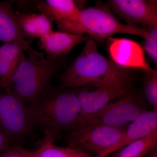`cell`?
Masks as SVG:
<instances>
[{"instance_id":"obj_20","label":"cell","mask_w":157,"mask_h":157,"mask_svg":"<svg viewBox=\"0 0 157 157\" xmlns=\"http://www.w3.org/2000/svg\"><path fill=\"white\" fill-rule=\"evenodd\" d=\"M157 26L150 27L149 36L145 38L144 48L155 63H157Z\"/></svg>"},{"instance_id":"obj_24","label":"cell","mask_w":157,"mask_h":157,"mask_svg":"<svg viewBox=\"0 0 157 157\" xmlns=\"http://www.w3.org/2000/svg\"><path fill=\"white\" fill-rule=\"evenodd\" d=\"M94 157H101L98 156H94Z\"/></svg>"},{"instance_id":"obj_1","label":"cell","mask_w":157,"mask_h":157,"mask_svg":"<svg viewBox=\"0 0 157 157\" xmlns=\"http://www.w3.org/2000/svg\"><path fill=\"white\" fill-rule=\"evenodd\" d=\"M80 54L61 77L63 89L91 86L99 87L110 85L131 86L130 70L121 67L100 53L90 37Z\"/></svg>"},{"instance_id":"obj_16","label":"cell","mask_w":157,"mask_h":157,"mask_svg":"<svg viewBox=\"0 0 157 157\" xmlns=\"http://www.w3.org/2000/svg\"><path fill=\"white\" fill-rule=\"evenodd\" d=\"M12 1L0 2V41L4 43L25 41L26 36L20 28Z\"/></svg>"},{"instance_id":"obj_21","label":"cell","mask_w":157,"mask_h":157,"mask_svg":"<svg viewBox=\"0 0 157 157\" xmlns=\"http://www.w3.org/2000/svg\"><path fill=\"white\" fill-rule=\"evenodd\" d=\"M12 143L10 138L0 129V156L9 147Z\"/></svg>"},{"instance_id":"obj_6","label":"cell","mask_w":157,"mask_h":157,"mask_svg":"<svg viewBox=\"0 0 157 157\" xmlns=\"http://www.w3.org/2000/svg\"><path fill=\"white\" fill-rule=\"evenodd\" d=\"M126 129L102 125L75 129L67 138V147L91 155L104 157L105 153L117 143Z\"/></svg>"},{"instance_id":"obj_5","label":"cell","mask_w":157,"mask_h":157,"mask_svg":"<svg viewBox=\"0 0 157 157\" xmlns=\"http://www.w3.org/2000/svg\"><path fill=\"white\" fill-rule=\"evenodd\" d=\"M33 128L28 106L11 90L0 87V129L13 143L25 138Z\"/></svg>"},{"instance_id":"obj_19","label":"cell","mask_w":157,"mask_h":157,"mask_svg":"<svg viewBox=\"0 0 157 157\" xmlns=\"http://www.w3.org/2000/svg\"><path fill=\"white\" fill-rule=\"evenodd\" d=\"M144 90L149 103L157 111V73H145L144 79Z\"/></svg>"},{"instance_id":"obj_13","label":"cell","mask_w":157,"mask_h":157,"mask_svg":"<svg viewBox=\"0 0 157 157\" xmlns=\"http://www.w3.org/2000/svg\"><path fill=\"white\" fill-rule=\"evenodd\" d=\"M44 137L38 144L36 150L30 151L20 146H15L23 157H94L75 149L59 147L54 144L58 135L45 132Z\"/></svg>"},{"instance_id":"obj_12","label":"cell","mask_w":157,"mask_h":157,"mask_svg":"<svg viewBox=\"0 0 157 157\" xmlns=\"http://www.w3.org/2000/svg\"><path fill=\"white\" fill-rule=\"evenodd\" d=\"M156 129L157 111L145 110L131 123L117 143L105 153L104 157L148 135Z\"/></svg>"},{"instance_id":"obj_4","label":"cell","mask_w":157,"mask_h":157,"mask_svg":"<svg viewBox=\"0 0 157 157\" xmlns=\"http://www.w3.org/2000/svg\"><path fill=\"white\" fill-rule=\"evenodd\" d=\"M56 24L59 32L76 35L87 33L93 39L100 40L118 33L135 35L145 39L149 36L145 29L121 23L105 6L82 9L79 22L61 20Z\"/></svg>"},{"instance_id":"obj_2","label":"cell","mask_w":157,"mask_h":157,"mask_svg":"<svg viewBox=\"0 0 157 157\" xmlns=\"http://www.w3.org/2000/svg\"><path fill=\"white\" fill-rule=\"evenodd\" d=\"M28 107L34 127L57 135L75 128L80 111L76 91L51 84Z\"/></svg>"},{"instance_id":"obj_3","label":"cell","mask_w":157,"mask_h":157,"mask_svg":"<svg viewBox=\"0 0 157 157\" xmlns=\"http://www.w3.org/2000/svg\"><path fill=\"white\" fill-rule=\"evenodd\" d=\"M61 56L51 57L30 47L21 57L9 90L28 106L51 84Z\"/></svg>"},{"instance_id":"obj_9","label":"cell","mask_w":157,"mask_h":157,"mask_svg":"<svg viewBox=\"0 0 157 157\" xmlns=\"http://www.w3.org/2000/svg\"><path fill=\"white\" fill-rule=\"evenodd\" d=\"M130 86L117 84L97 87L93 90L76 91L80 106L78 119L98 112L116 98L131 94Z\"/></svg>"},{"instance_id":"obj_22","label":"cell","mask_w":157,"mask_h":157,"mask_svg":"<svg viewBox=\"0 0 157 157\" xmlns=\"http://www.w3.org/2000/svg\"><path fill=\"white\" fill-rule=\"evenodd\" d=\"M0 157H23L17 150L15 146L11 147L1 155Z\"/></svg>"},{"instance_id":"obj_10","label":"cell","mask_w":157,"mask_h":157,"mask_svg":"<svg viewBox=\"0 0 157 157\" xmlns=\"http://www.w3.org/2000/svg\"><path fill=\"white\" fill-rule=\"evenodd\" d=\"M113 11L129 25L142 24L150 27L157 26L155 1L143 0H110Z\"/></svg>"},{"instance_id":"obj_23","label":"cell","mask_w":157,"mask_h":157,"mask_svg":"<svg viewBox=\"0 0 157 157\" xmlns=\"http://www.w3.org/2000/svg\"><path fill=\"white\" fill-rule=\"evenodd\" d=\"M147 157H157V150H155L150 153L148 155Z\"/></svg>"},{"instance_id":"obj_8","label":"cell","mask_w":157,"mask_h":157,"mask_svg":"<svg viewBox=\"0 0 157 157\" xmlns=\"http://www.w3.org/2000/svg\"><path fill=\"white\" fill-rule=\"evenodd\" d=\"M108 49L112 61L121 67L137 69L145 73L157 72L149 65L143 48L135 41L125 38H109Z\"/></svg>"},{"instance_id":"obj_17","label":"cell","mask_w":157,"mask_h":157,"mask_svg":"<svg viewBox=\"0 0 157 157\" xmlns=\"http://www.w3.org/2000/svg\"><path fill=\"white\" fill-rule=\"evenodd\" d=\"M20 28L27 37L41 39L52 32V21L45 14L15 11Z\"/></svg>"},{"instance_id":"obj_11","label":"cell","mask_w":157,"mask_h":157,"mask_svg":"<svg viewBox=\"0 0 157 157\" xmlns=\"http://www.w3.org/2000/svg\"><path fill=\"white\" fill-rule=\"evenodd\" d=\"M30 38L16 43H4L0 46V87L10 90L21 57L33 43Z\"/></svg>"},{"instance_id":"obj_14","label":"cell","mask_w":157,"mask_h":157,"mask_svg":"<svg viewBox=\"0 0 157 157\" xmlns=\"http://www.w3.org/2000/svg\"><path fill=\"white\" fill-rule=\"evenodd\" d=\"M88 39L82 35L52 31L39 39L38 45L40 49L45 51L46 56L56 57L68 53L73 47Z\"/></svg>"},{"instance_id":"obj_18","label":"cell","mask_w":157,"mask_h":157,"mask_svg":"<svg viewBox=\"0 0 157 157\" xmlns=\"http://www.w3.org/2000/svg\"><path fill=\"white\" fill-rule=\"evenodd\" d=\"M157 129L117 151L113 157H142L157 149Z\"/></svg>"},{"instance_id":"obj_15","label":"cell","mask_w":157,"mask_h":157,"mask_svg":"<svg viewBox=\"0 0 157 157\" xmlns=\"http://www.w3.org/2000/svg\"><path fill=\"white\" fill-rule=\"evenodd\" d=\"M37 9L50 20H67L79 22L80 10L73 0L33 1Z\"/></svg>"},{"instance_id":"obj_7","label":"cell","mask_w":157,"mask_h":157,"mask_svg":"<svg viewBox=\"0 0 157 157\" xmlns=\"http://www.w3.org/2000/svg\"><path fill=\"white\" fill-rule=\"evenodd\" d=\"M145 111L130 94L108 104L96 113L78 119L73 130L98 125L122 127L135 121Z\"/></svg>"}]
</instances>
